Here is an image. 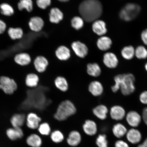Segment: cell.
Wrapping results in <instances>:
<instances>
[{"mask_svg": "<svg viewBox=\"0 0 147 147\" xmlns=\"http://www.w3.org/2000/svg\"><path fill=\"white\" fill-rule=\"evenodd\" d=\"M115 147H129L127 143L125 141L119 140L116 141L115 144Z\"/></svg>", "mask_w": 147, "mask_h": 147, "instance_id": "cell-41", "label": "cell"}, {"mask_svg": "<svg viewBox=\"0 0 147 147\" xmlns=\"http://www.w3.org/2000/svg\"><path fill=\"white\" fill-rule=\"evenodd\" d=\"M6 28V24L2 20L0 19V34H3L5 32Z\"/></svg>", "mask_w": 147, "mask_h": 147, "instance_id": "cell-43", "label": "cell"}, {"mask_svg": "<svg viewBox=\"0 0 147 147\" xmlns=\"http://www.w3.org/2000/svg\"><path fill=\"white\" fill-rule=\"evenodd\" d=\"M82 127L84 133L88 136H94L97 133V125L93 119H86L82 125Z\"/></svg>", "mask_w": 147, "mask_h": 147, "instance_id": "cell-14", "label": "cell"}, {"mask_svg": "<svg viewBox=\"0 0 147 147\" xmlns=\"http://www.w3.org/2000/svg\"><path fill=\"white\" fill-rule=\"evenodd\" d=\"M142 118L145 124L147 126V107L144 108L143 110Z\"/></svg>", "mask_w": 147, "mask_h": 147, "instance_id": "cell-44", "label": "cell"}, {"mask_svg": "<svg viewBox=\"0 0 147 147\" xmlns=\"http://www.w3.org/2000/svg\"><path fill=\"white\" fill-rule=\"evenodd\" d=\"M121 54L124 59L130 60L135 56V49L133 46H127L122 49Z\"/></svg>", "mask_w": 147, "mask_h": 147, "instance_id": "cell-29", "label": "cell"}, {"mask_svg": "<svg viewBox=\"0 0 147 147\" xmlns=\"http://www.w3.org/2000/svg\"><path fill=\"white\" fill-rule=\"evenodd\" d=\"M27 125L29 128L36 129L38 128L41 121V118L34 113H30L28 115Z\"/></svg>", "mask_w": 147, "mask_h": 147, "instance_id": "cell-18", "label": "cell"}, {"mask_svg": "<svg viewBox=\"0 0 147 147\" xmlns=\"http://www.w3.org/2000/svg\"><path fill=\"white\" fill-rule=\"evenodd\" d=\"M126 135L128 141L133 144L139 143L142 139V135L140 131L135 128H132L129 130Z\"/></svg>", "mask_w": 147, "mask_h": 147, "instance_id": "cell-16", "label": "cell"}, {"mask_svg": "<svg viewBox=\"0 0 147 147\" xmlns=\"http://www.w3.org/2000/svg\"><path fill=\"white\" fill-rule=\"evenodd\" d=\"M92 113L95 117L101 120H104L107 118L109 111L107 107L103 104H100L92 109Z\"/></svg>", "mask_w": 147, "mask_h": 147, "instance_id": "cell-10", "label": "cell"}, {"mask_svg": "<svg viewBox=\"0 0 147 147\" xmlns=\"http://www.w3.org/2000/svg\"><path fill=\"white\" fill-rule=\"evenodd\" d=\"M34 65L36 70L38 72H45L49 65V61L45 57L40 56L37 57L34 61Z\"/></svg>", "mask_w": 147, "mask_h": 147, "instance_id": "cell-11", "label": "cell"}, {"mask_svg": "<svg viewBox=\"0 0 147 147\" xmlns=\"http://www.w3.org/2000/svg\"><path fill=\"white\" fill-rule=\"evenodd\" d=\"M79 12L84 20L88 22L95 21L102 15V7L98 0H84L80 3Z\"/></svg>", "mask_w": 147, "mask_h": 147, "instance_id": "cell-1", "label": "cell"}, {"mask_svg": "<svg viewBox=\"0 0 147 147\" xmlns=\"http://www.w3.org/2000/svg\"><path fill=\"white\" fill-rule=\"evenodd\" d=\"M97 46L98 48L102 51H106L111 47L112 41L107 36H103L99 38L97 41Z\"/></svg>", "mask_w": 147, "mask_h": 147, "instance_id": "cell-24", "label": "cell"}, {"mask_svg": "<svg viewBox=\"0 0 147 147\" xmlns=\"http://www.w3.org/2000/svg\"><path fill=\"white\" fill-rule=\"evenodd\" d=\"M145 69L147 71V62L145 65Z\"/></svg>", "mask_w": 147, "mask_h": 147, "instance_id": "cell-48", "label": "cell"}, {"mask_svg": "<svg viewBox=\"0 0 147 147\" xmlns=\"http://www.w3.org/2000/svg\"><path fill=\"white\" fill-rule=\"evenodd\" d=\"M28 24L31 30L34 32H38L43 28L44 22L41 18L34 16L31 18Z\"/></svg>", "mask_w": 147, "mask_h": 147, "instance_id": "cell-17", "label": "cell"}, {"mask_svg": "<svg viewBox=\"0 0 147 147\" xmlns=\"http://www.w3.org/2000/svg\"><path fill=\"white\" fill-rule=\"evenodd\" d=\"M28 144L32 147H40L42 144L41 138L36 134H32L27 139Z\"/></svg>", "mask_w": 147, "mask_h": 147, "instance_id": "cell-30", "label": "cell"}, {"mask_svg": "<svg viewBox=\"0 0 147 147\" xmlns=\"http://www.w3.org/2000/svg\"><path fill=\"white\" fill-rule=\"evenodd\" d=\"M77 112L76 107L73 102L66 100L59 104L54 114V118L59 122H63L76 115Z\"/></svg>", "mask_w": 147, "mask_h": 147, "instance_id": "cell-3", "label": "cell"}, {"mask_svg": "<svg viewBox=\"0 0 147 147\" xmlns=\"http://www.w3.org/2000/svg\"><path fill=\"white\" fill-rule=\"evenodd\" d=\"M138 147H146L144 144L142 143V144H140L138 146Z\"/></svg>", "mask_w": 147, "mask_h": 147, "instance_id": "cell-46", "label": "cell"}, {"mask_svg": "<svg viewBox=\"0 0 147 147\" xmlns=\"http://www.w3.org/2000/svg\"><path fill=\"white\" fill-rule=\"evenodd\" d=\"M143 144H144L145 146L147 147V138L145 140L144 142L143 143Z\"/></svg>", "mask_w": 147, "mask_h": 147, "instance_id": "cell-45", "label": "cell"}, {"mask_svg": "<svg viewBox=\"0 0 147 147\" xmlns=\"http://www.w3.org/2000/svg\"><path fill=\"white\" fill-rule=\"evenodd\" d=\"M54 83L56 89L62 92H66L69 89L68 82L64 76H59L57 77L55 79Z\"/></svg>", "mask_w": 147, "mask_h": 147, "instance_id": "cell-15", "label": "cell"}, {"mask_svg": "<svg viewBox=\"0 0 147 147\" xmlns=\"http://www.w3.org/2000/svg\"><path fill=\"white\" fill-rule=\"evenodd\" d=\"M103 63L108 69H114L118 65L119 60L116 55L113 53L108 52L104 55Z\"/></svg>", "mask_w": 147, "mask_h": 147, "instance_id": "cell-7", "label": "cell"}, {"mask_svg": "<svg viewBox=\"0 0 147 147\" xmlns=\"http://www.w3.org/2000/svg\"><path fill=\"white\" fill-rule=\"evenodd\" d=\"M96 143L98 147H108V142L107 136L105 134H100L97 137Z\"/></svg>", "mask_w": 147, "mask_h": 147, "instance_id": "cell-38", "label": "cell"}, {"mask_svg": "<svg viewBox=\"0 0 147 147\" xmlns=\"http://www.w3.org/2000/svg\"><path fill=\"white\" fill-rule=\"evenodd\" d=\"M114 80L115 84L111 87V91L113 93L120 90L122 94L128 96L135 92V78L132 74L117 75L114 77Z\"/></svg>", "mask_w": 147, "mask_h": 147, "instance_id": "cell-2", "label": "cell"}, {"mask_svg": "<svg viewBox=\"0 0 147 147\" xmlns=\"http://www.w3.org/2000/svg\"><path fill=\"white\" fill-rule=\"evenodd\" d=\"M141 8L139 5L134 3H128L121 10L119 16L125 21H131L136 18Z\"/></svg>", "mask_w": 147, "mask_h": 147, "instance_id": "cell-4", "label": "cell"}, {"mask_svg": "<svg viewBox=\"0 0 147 147\" xmlns=\"http://www.w3.org/2000/svg\"><path fill=\"white\" fill-rule=\"evenodd\" d=\"M38 128V131L42 135L48 136L51 133V130L50 125L47 122L40 124Z\"/></svg>", "mask_w": 147, "mask_h": 147, "instance_id": "cell-36", "label": "cell"}, {"mask_svg": "<svg viewBox=\"0 0 147 147\" xmlns=\"http://www.w3.org/2000/svg\"><path fill=\"white\" fill-rule=\"evenodd\" d=\"M51 138L53 142L59 143L62 142L64 139V136L63 133L59 130H55L51 133Z\"/></svg>", "mask_w": 147, "mask_h": 147, "instance_id": "cell-34", "label": "cell"}, {"mask_svg": "<svg viewBox=\"0 0 147 147\" xmlns=\"http://www.w3.org/2000/svg\"><path fill=\"white\" fill-rule=\"evenodd\" d=\"M135 56L139 59L147 58V49L143 46H139L135 50Z\"/></svg>", "mask_w": 147, "mask_h": 147, "instance_id": "cell-35", "label": "cell"}, {"mask_svg": "<svg viewBox=\"0 0 147 147\" xmlns=\"http://www.w3.org/2000/svg\"><path fill=\"white\" fill-rule=\"evenodd\" d=\"M93 32L98 36H102L107 32L106 23L102 20H96L92 25Z\"/></svg>", "mask_w": 147, "mask_h": 147, "instance_id": "cell-21", "label": "cell"}, {"mask_svg": "<svg viewBox=\"0 0 147 147\" xmlns=\"http://www.w3.org/2000/svg\"><path fill=\"white\" fill-rule=\"evenodd\" d=\"M109 112L111 118L115 121L122 120L126 115L125 110L120 105H116L112 107Z\"/></svg>", "mask_w": 147, "mask_h": 147, "instance_id": "cell-8", "label": "cell"}, {"mask_svg": "<svg viewBox=\"0 0 147 147\" xmlns=\"http://www.w3.org/2000/svg\"><path fill=\"white\" fill-rule=\"evenodd\" d=\"M7 135L9 139L12 140L21 138L23 136L22 130L20 128H9L7 130Z\"/></svg>", "mask_w": 147, "mask_h": 147, "instance_id": "cell-25", "label": "cell"}, {"mask_svg": "<svg viewBox=\"0 0 147 147\" xmlns=\"http://www.w3.org/2000/svg\"><path fill=\"white\" fill-rule=\"evenodd\" d=\"M126 119L127 123L134 128L137 127L140 124L142 118L141 115L135 111H131L126 114Z\"/></svg>", "mask_w": 147, "mask_h": 147, "instance_id": "cell-9", "label": "cell"}, {"mask_svg": "<svg viewBox=\"0 0 147 147\" xmlns=\"http://www.w3.org/2000/svg\"><path fill=\"white\" fill-rule=\"evenodd\" d=\"M25 119L24 115L20 114H16L13 116L11 118V123L13 127L20 128L23 125Z\"/></svg>", "mask_w": 147, "mask_h": 147, "instance_id": "cell-27", "label": "cell"}, {"mask_svg": "<svg viewBox=\"0 0 147 147\" xmlns=\"http://www.w3.org/2000/svg\"><path fill=\"white\" fill-rule=\"evenodd\" d=\"M71 47L75 54L81 58H85L88 54V49L87 46L80 41L73 42Z\"/></svg>", "mask_w": 147, "mask_h": 147, "instance_id": "cell-13", "label": "cell"}, {"mask_svg": "<svg viewBox=\"0 0 147 147\" xmlns=\"http://www.w3.org/2000/svg\"><path fill=\"white\" fill-rule=\"evenodd\" d=\"M141 38L143 43L147 45V29L143 30L141 33Z\"/></svg>", "mask_w": 147, "mask_h": 147, "instance_id": "cell-42", "label": "cell"}, {"mask_svg": "<svg viewBox=\"0 0 147 147\" xmlns=\"http://www.w3.org/2000/svg\"><path fill=\"white\" fill-rule=\"evenodd\" d=\"M49 20L51 23L58 24L63 19V13L59 9L54 8L51 9L49 14Z\"/></svg>", "mask_w": 147, "mask_h": 147, "instance_id": "cell-22", "label": "cell"}, {"mask_svg": "<svg viewBox=\"0 0 147 147\" xmlns=\"http://www.w3.org/2000/svg\"><path fill=\"white\" fill-rule=\"evenodd\" d=\"M36 3L39 8L45 9L50 5L51 0H37Z\"/></svg>", "mask_w": 147, "mask_h": 147, "instance_id": "cell-39", "label": "cell"}, {"mask_svg": "<svg viewBox=\"0 0 147 147\" xmlns=\"http://www.w3.org/2000/svg\"><path fill=\"white\" fill-rule=\"evenodd\" d=\"M0 9L1 14L5 16H11L14 13L13 8L7 3H2L0 5Z\"/></svg>", "mask_w": 147, "mask_h": 147, "instance_id": "cell-33", "label": "cell"}, {"mask_svg": "<svg viewBox=\"0 0 147 147\" xmlns=\"http://www.w3.org/2000/svg\"><path fill=\"white\" fill-rule=\"evenodd\" d=\"M39 78L37 75L34 73H30L28 75L26 78V84L29 87H36L38 85Z\"/></svg>", "mask_w": 147, "mask_h": 147, "instance_id": "cell-28", "label": "cell"}, {"mask_svg": "<svg viewBox=\"0 0 147 147\" xmlns=\"http://www.w3.org/2000/svg\"><path fill=\"white\" fill-rule=\"evenodd\" d=\"M14 60L16 63L21 66L28 65L31 61L30 55L26 53H21L16 55Z\"/></svg>", "mask_w": 147, "mask_h": 147, "instance_id": "cell-23", "label": "cell"}, {"mask_svg": "<svg viewBox=\"0 0 147 147\" xmlns=\"http://www.w3.org/2000/svg\"><path fill=\"white\" fill-rule=\"evenodd\" d=\"M17 89V84L13 79L5 76L0 77V89L5 94H12Z\"/></svg>", "mask_w": 147, "mask_h": 147, "instance_id": "cell-5", "label": "cell"}, {"mask_svg": "<svg viewBox=\"0 0 147 147\" xmlns=\"http://www.w3.org/2000/svg\"><path fill=\"white\" fill-rule=\"evenodd\" d=\"M127 130L124 125L122 124L117 123L113 126V135L117 138H120L126 135Z\"/></svg>", "mask_w": 147, "mask_h": 147, "instance_id": "cell-26", "label": "cell"}, {"mask_svg": "<svg viewBox=\"0 0 147 147\" xmlns=\"http://www.w3.org/2000/svg\"><path fill=\"white\" fill-rule=\"evenodd\" d=\"M82 141V136L80 132L73 130L69 134L67 139V142L69 146L76 147L80 144Z\"/></svg>", "mask_w": 147, "mask_h": 147, "instance_id": "cell-19", "label": "cell"}, {"mask_svg": "<svg viewBox=\"0 0 147 147\" xmlns=\"http://www.w3.org/2000/svg\"><path fill=\"white\" fill-rule=\"evenodd\" d=\"M84 21L81 18L75 16L73 18L71 21V25L76 30H79L83 26Z\"/></svg>", "mask_w": 147, "mask_h": 147, "instance_id": "cell-37", "label": "cell"}, {"mask_svg": "<svg viewBox=\"0 0 147 147\" xmlns=\"http://www.w3.org/2000/svg\"><path fill=\"white\" fill-rule=\"evenodd\" d=\"M58 1H59L61 2H67L69 1V0H58Z\"/></svg>", "mask_w": 147, "mask_h": 147, "instance_id": "cell-47", "label": "cell"}, {"mask_svg": "<svg viewBox=\"0 0 147 147\" xmlns=\"http://www.w3.org/2000/svg\"><path fill=\"white\" fill-rule=\"evenodd\" d=\"M18 6L20 10L25 9L28 12H30L33 10V3L32 0H20Z\"/></svg>", "mask_w": 147, "mask_h": 147, "instance_id": "cell-32", "label": "cell"}, {"mask_svg": "<svg viewBox=\"0 0 147 147\" xmlns=\"http://www.w3.org/2000/svg\"><path fill=\"white\" fill-rule=\"evenodd\" d=\"M8 34L12 40L19 39L22 37L23 32L20 28H10L8 30Z\"/></svg>", "mask_w": 147, "mask_h": 147, "instance_id": "cell-31", "label": "cell"}, {"mask_svg": "<svg viewBox=\"0 0 147 147\" xmlns=\"http://www.w3.org/2000/svg\"><path fill=\"white\" fill-rule=\"evenodd\" d=\"M88 89L92 96L95 97L100 96L103 94L104 91L103 84L96 80H94L90 83Z\"/></svg>", "mask_w": 147, "mask_h": 147, "instance_id": "cell-6", "label": "cell"}, {"mask_svg": "<svg viewBox=\"0 0 147 147\" xmlns=\"http://www.w3.org/2000/svg\"><path fill=\"white\" fill-rule=\"evenodd\" d=\"M55 55L57 58L61 61H66L68 60L71 56L69 49L64 46H60L57 49Z\"/></svg>", "mask_w": 147, "mask_h": 147, "instance_id": "cell-20", "label": "cell"}, {"mask_svg": "<svg viewBox=\"0 0 147 147\" xmlns=\"http://www.w3.org/2000/svg\"><path fill=\"white\" fill-rule=\"evenodd\" d=\"M139 99L141 103L147 105V91H145L141 92L140 95Z\"/></svg>", "mask_w": 147, "mask_h": 147, "instance_id": "cell-40", "label": "cell"}, {"mask_svg": "<svg viewBox=\"0 0 147 147\" xmlns=\"http://www.w3.org/2000/svg\"><path fill=\"white\" fill-rule=\"evenodd\" d=\"M102 69L96 62L89 63L86 66V72L90 77L97 78L101 76L102 73Z\"/></svg>", "mask_w": 147, "mask_h": 147, "instance_id": "cell-12", "label": "cell"}]
</instances>
